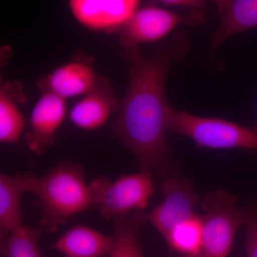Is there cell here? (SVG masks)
<instances>
[{
  "instance_id": "cell-10",
  "label": "cell",
  "mask_w": 257,
  "mask_h": 257,
  "mask_svg": "<svg viewBox=\"0 0 257 257\" xmlns=\"http://www.w3.org/2000/svg\"><path fill=\"white\" fill-rule=\"evenodd\" d=\"M120 101L107 79L100 78L94 89L74 104L69 119L77 127L93 130L104 126L113 113H116Z\"/></svg>"
},
{
  "instance_id": "cell-16",
  "label": "cell",
  "mask_w": 257,
  "mask_h": 257,
  "mask_svg": "<svg viewBox=\"0 0 257 257\" xmlns=\"http://www.w3.org/2000/svg\"><path fill=\"white\" fill-rule=\"evenodd\" d=\"M165 239L174 251L187 256H200L203 230L201 216L195 215L175 225Z\"/></svg>"
},
{
  "instance_id": "cell-1",
  "label": "cell",
  "mask_w": 257,
  "mask_h": 257,
  "mask_svg": "<svg viewBox=\"0 0 257 257\" xmlns=\"http://www.w3.org/2000/svg\"><path fill=\"white\" fill-rule=\"evenodd\" d=\"M183 32L161 44L152 57H144L138 47L125 50L128 60V86L111 124L113 133L133 155L142 171L168 175L171 149L167 143L165 96L167 76L172 64L190 48Z\"/></svg>"
},
{
  "instance_id": "cell-20",
  "label": "cell",
  "mask_w": 257,
  "mask_h": 257,
  "mask_svg": "<svg viewBox=\"0 0 257 257\" xmlns=\"http://www.w3.org/2000/svg\"><path fill=\"white\" fill-rule=\"evenodd\" d=\"M164 4L182 6L188 8L190 10H204L206 8V0H160Z\"/></svg>"
},
{
  "instance_id": "cell-17",
  "label": "cell",
  "mask_w": 257,
  "mask_h": 257,
  "mask_svg": "<svg viewBox=\"0 0 257 257\" xmlns=\"http://www.w3.org/2000/svg\"><path fill=\"white\" fill-rule=\"evenodd\" d=\"M12 91L8 84L0 92V142L4 144L18 143L26 125L18 106V97Z\"/></svg>"
},
{
  "instance_id": "cell-21",
  "label": "cell",
  "mask_w": 257,
  "mask_h": 257,
  "mask_svg": "<svg viewBox=\"0 0 257 257\" xmlns=\"http://www.w3.org/2000/svg\"><path fill=\"white\" fill-rule=\"evenodd\" d=\"M217 7L218 13L222 19L229 9L233 0H213Z\"/></svg>"
},
{
  "instance_id": "cell-2",
  "label": "cell",
  "mask_w": 257,
  "mask_h": 257,
  "mask_svg": "<svg viewBox=\"0 0 257 257\" xmlns=\"http://www.w3.org/2000/svg\"><path fill=\"white\" fill-rule=\"evenodd\" d=\"M24 192L35 196L42 229L55 232L74 214L94 207L90 184L81 166L64 162L43 177L31 173L16 175Z\"/></svg>"
},
{
  "instance_id": "cell-9",
  "label": "cell",
  "mask_w": 257,
  "mask_h": 257,
  "mask_svg": "<svg viewBox=\"0 0 257 257\" xmlns=\"http://www.w3.org/2000/svg\"><path fill=\"white\" fill-rule=\"evenodd\" d=\"M67 113L65 99L43 92L31 113L27 145L37 156L42 155L55 142L56 133Z\"/></svg>"
},
{
  "instance_id": "cell-19",
  "label": "cell",
  "mask_w": 257,
  "mask_h": 257,
  "mask_svg": "<svg viewBox=\"0 0 257 257\" xmlns=\"http://www.w3.org/2000/svg\"><path fill=\"white\" fill-rule=\"evenodd\" d=\"M246 251L247 257H257V211L245 210Z\"/></svg>"
},
{
  "instance_id": "cell-22",
  "label": "cell",
  "mask_w": 257,
  "mask_h": 257,
  "mask_svg": "<svg viewBox=\"0 0 257 257\" xmlns=\"http://www.w3.org/2000/svg\"><path fill=\"white\" fill-rule=\"evenodd\" d=\"M253 130H255V131H256L257 133V122H256V125H255L254 127L253 128Z\"/></svg>"
},
{
  "instance_id": "cell-6",
  "label": "cell",
  "mask_w": 257,
  "mask_h": 257,
  "mask_svg": "<svg viewBox=\"0 0 257 257\" xmlns=\"http://www.w3.org/2000/svg\"><path fill=\"white\" fill-rule=\"evenodd\" d=\"M204 10L177 13L157 7L138 10L119 31V40L125 50L146 42L158 41L181 25L196 27L207 23Z\"/></svg>"
},
{
  "instance_id": "cell-4",
  "label": "cell",
  "mask_w": 257,
  "mask_h": 257,
  "mask_svg": "<svg viewBox=\"0 0 257 257\" xmlns=\"http://www.w3.org/2000/svg\"><path fill=\"white\" fill-rule=\"evenodd\" d=\"M237 197L223 189L210 192L200 202L203 239L202 257H227L236 231L244 222L245 209L236 205Z\"/></svg>"
},
{
  "instance_id": "cell-7",
  "label": "cell",
  "mask_w": 257,
  "mask_h": 257,
  "mask_svg": "<svg viewBox=\"0 0 257 257\" xmlns=\"http://www.w3.org/2000/svg\"><path fill=\"white\" fill-rule=\"evenodd\" d=\"M161 192L162 202L147 216L165 238L175 225L195 216V208L201 202L192 182L175 172L166 176Z\"/></svg>"
},
{
  "instance_id": "cell-14",
  "label": "cell",
  "mask_w": 257,
  "mask_h": 257,
  "mask_svg": "<svg viewBox=\"0 0 257 257\" xmlns=\"http://www.w3.org/2000/svg\"><path fill=\"white\" fill-rule=\"evenodd\" d=\"M257 28V0H233L222 22L211 36V46L216 49L226 39Z\"/></svg>"
},
{
  "instance_id": "cell-11",
  "label": "cell",
  "mask_w": 257,
  "mask_h": 257,
  "mask_svg": "<svg viewBox=\"0 0 257 257\" xmlns=\"http://www.w3.org/2000/svg\"><path fill=\"white\" fill-rule=\"evenodd\" d=\"M101 77L91 66L82 62H70L42 77L38 87L63 99L85 95L95 87Z\"/></svg>"
},
{
  "instance_id": "cell-3",
  "label": "cell",
  "mask_w": 257,
  "mask_h": 257,
  "mask_svg": "<svg viewBox=\"0 0 257 257\" xmlns=\"http://www.w3.org/2000/svg\"><path fill=\"white\" fill-rule=\"evenodd\" d=\"M167 125V132L190 138L201 147L257 150V133L253 128L243 127L226 120L194 116L170 106Z\"/></svg>"
},
{
  "instance_id": "cell-5",
  "label": "cell",
  "mask_w": 257,
  "mask_h": 257,
  "mask_svg": "<svg viewBox=\"0 0 257 257\" xmlns=\"http://www.w3.org/2000/svg\"><path fill=\"white\" fill-rule=\"evenodd\" d=\"M90 187L94 207H99L106 219L143 210L155 192L152 172L148 171L121 176L114 182L96 179L91 182Z\"/></svg>"
},
{
  "instance_id": "cell-8",
  "label": "cell",
  "mask_w": 257,
  "mask_h": 257,
  "mask_svg": "<svg viewBox=\"0 0 257 257\" xmlns=\"http://www.w3.org/2000/svg\"><path fill=\"white\" fill-rule=\"evenodd\" d=\"M140 0H69L81 25L95 31L120 30L138 10Z\"/></svg>"
},
{
  "instance_id": "cell-15",
  "label": "cell",
  "mask_w": 257,
  "mask_h": 257,
  "mask_svg": "<svg viewBox=\"0 0 257 257\" xmlns=\"http://www.w3.org/2000/svg\"><path fill=\"white\" fill-rule=\"evenodd\" d=\"M24 192L18 177L0 175V227L3 243L6 235L21 226L20 204Z\"/></svg>"
},
{
  "instance_id": "cell-12",
  "label": "cell",
  "mask_w": 257,
  "mask_h": 257,
  "mask_svg": "<svg viewBox=\"0 0 257 257\" xmlns=\"http://www.w3.org/2000/svg\"><path fill=\"white\" fill-rule=\"evenodd\" d=\"M113 244V236L75 225L66 231L52 248L67 257H102L109 254Z\"/></svg>"
},
{
  "instance_id": "cell-23",
  "label": "cell",
  "mask_w": 257,
  "mask_h": 257,
  "mask_svg": "<svg viewBox=\"0 0 257 257\" xmlns=\"http://www.w3.org/2000/svg\"><path fill=\"white\" fill-rule=\"evenodd\" d=\"M187 257H202L201 256H187Z\"/></svg>"
},
{
  "instance_id": "cell-13",
  "label": "cell",
  "mask_w": 257,
  "mask_h": 257,
  "mask_svg": "<svg viewBox=\"0 0 257 257\" xmlns=\"http://www.w3.org/2000/svg\"><path fill=\"white\" fill-rule=\"evenodd\" d=\"M114 244L109 257H143L138 234L147 216L141 211L114 218Z\"/></svg>"
},
{
  "instance_id": "cell-18",
  "label": "cell",
  "mask_w": 257,
  "mask_h": 257,
  "mask_svg": "<svg viewBox=\"0 0 257 257\" xmlns=\"http://www.w3.org/2000/svg\"><path fill=\"white\" fill-rule=\"evenodd\" d=\"M42 228L20 226L3 243V253L7 257H41L38 243Z\"/></svg>"
}]
</instances>
